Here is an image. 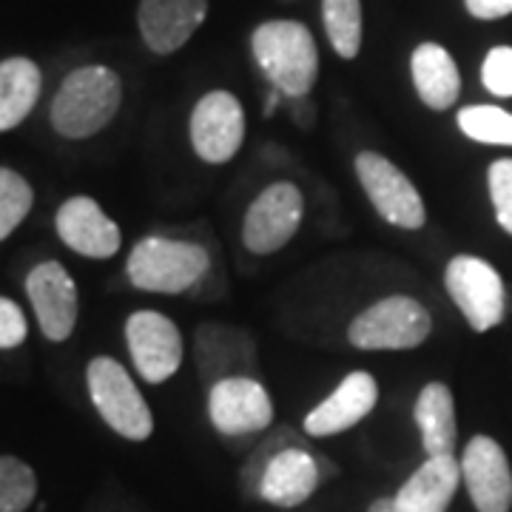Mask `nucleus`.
I'll return each instance as SVG.
<instances>
[{
  "mask_svg": "<svg viewBox=\"0 0 512 512\" xmlns=\"http://www.w3.org/2000/svg\"><path fill=\"white\" fill-rule=\"evenodd\" d=\"M29 336V322L15 299L0 296V350L20 348Z\"/></svg>",
  "mask_w": 512,
  "mask_h": 512,
  "instance_id": "nucleus-29",
  "label": "nucleus"
},
{
  "mask_svg": "<svg viewBox=\"0 0 512 512\" xmlns=\"http://www.w3.org/2000/svg\"><path fill=\"white\" fill-rule=\"evenodd\" d=\"M367 512H396V507H393V498H376V501L367 507Z\"/></svg>",
  "mask_w": 512,
  "mask_h": 512,
  "instance_id": "nucleus-32",
  "label": "nucleus"
},
{
  "mask_svg": "<svg viewBox=\"0 0 512 512\" xmlns=\"http://www.w3.org/2000/svg\"><path fill=\"white\" fill-rule=\"evenodd\" d=\"M191 146L202 163L222 165L237 157L245 140V111L231 92H208L191 111Z\"/></svg>",
  "mask_w": 512,
  "mask_h": 512,
  "instance_id": "nucleus-9",
  "label": "nucleus"
},
{
  "mask_svg": "<svg viewBox=\"0 0 512 512\" xmlns=\"http://www.w3.org/2000/svg\"><path fill=\"white\" fill-rule=\"evenodd\" d=\"M208 419L222 436H251L274 421V402L254 376L222 379L208 390Z\"/></svg>",
  "mask_w": 512,
  "mask_h": 512,
  "instance_id": "nucleus-11",
  "label": "nucleus"
},
{
  "mask_svg": "<svg viewBox=\"0 0 512 512\" xmlns=\"http://www.w3.org/2000/svg\"><path fill=\"white\" fill-rule=\"evenodd\" d=\"M322 484V464L302 447H285L265 464L259 478V498L274 507H299Z\"/></svg>",
  "mask_w": 512,
  "mask_h": 512,
  "instance_id": "nucleus-18",
  "label": "nucleus"
},
{
  "mask_svg": "<svg viewBox=\"0 0 512 512\" xmlns=\"http://www.w3.org/2000/svg\"><path fill=\"white\" fill-rule=\"evenodd\" d=\"M322 20L333 52L353 60L362 49V0H322Z\"/></svg>",
  "mask_w": 512,
  "mask_h": 512,
  "instance_id": "nucleus-23",
  "label": "nucleus"
},
{
  "mask_svg": "<svg viewBox=\"0 0 512 512\" xmlns=\"http://www.w3.org/2000/svg\"><path fill=\"white\" fill-rule=\"evenodd\" d=\"M288 109H291V120L296 126L311 128L313 120H316V109H313L311 97H296V100H288Z\"/></svg>",
  "mask_w": 512,
  "mask_h": 512,
  "instance_id": "nucleus-31",
  "label": "nucleus"
},
{
  "mask_svg": "<svg viewBox=\"0 0 512 512\" xmlns=\"http://www.w3.org/2000/svg\"><path fill=\"white\" fill-rule=\"evenodd\" d=\"M464 6L476 20H498L512 15V0H464Z\"/></svg>",
  "mask_w": 512,
  "mask_h": 512,
  "instance_id": "nucleus-30",
  "label": "nucleus"
},
{
  "mask_svg": "<svg viewBox=\"0 0 512 512\" xmlns=\"http://www.w3.org/2000/svg\"><path fill=\"white\" fill-rule=\"evenodd\" d=\"M35 495V470L20 458L0 456V512H26Z\"/></svg>",
  "mask_w": 512,
  "mask_h": 512,
  "instance_id": "nucleus-26",
  "label": "nucleus"
},
{
  "mask_svg": "<svg viewBox=\"0 0 512 512\" xmlns=\"http://www.w3.org/2000/svg\"><path fill=\"white\" fill-rule=\"evenodd\" d=\"M211 268L208 251L197 242L171 237H143L128 254L126 274L137 291L177 293L197 288Z\"/></svg>",
  "mask_w": 512,
  "mask_h": 512,
  "instance_id": "nucleus-3",
  "label": "nucleus"
},
{
  "mask_svg": "<svg viewBox=\"0 0 512 512\" xmlns=\"http://www.w3.org/2000/svg\"><path fill=\"white\" fill-rule=\"evenodd\" d=\"M413 416L421 430L424 453L430 456H453L456 453L458 424L453 393L444 382H430L421 387Z\"/></svg>",
  "mask_w": 512,
  "mask_h": 512,
  "instance_id": "nucleus-21",
  "label": "nucleus"
},
{
  "mask_svg": "<svg viewBox=\"0 0 512 512\" xmlns=\"http://www.w3.org/2000/svg\"><path fill=\"white\" fill-rule=\"evenodd\" d=\"M481 83L495 97H512V46H495L481 63Z\"/></svg>",
  "mask_w": 512,
  "mask_h": 512,
  "instance_id": "nucleus-28",
  "label": "nucleus"
},
{
  "mask_svg": "<svg viewBox=\"0 0 512 512\" xmlns=\"http://www.w3.org/2000/svg\"><path fill=\"white\" fill-rule=\"evenodd\" d=\"M32 202H35V191L29 180L18 171L0 165V242L12 237L20 222L29 217Z\"/></svg>",
  "mask_w": 512,
  "mask_h": 512,
  "instance_id": "nucleus-25",
  "label": "nucleus"
},
{
  "mask_svg": "<svg viewBox=\"0 0 512 512\" xmlns=\"http://www.w3.org/2000/svg\"><path fill=\"white\" fill-rule=\"evenodd\" d=\"M123 80L109 66H80L63 77L52 100V126L66 140H89L117 117Z\"/></svg>",
  "mask_w": 512,
  "mask_h": 512,
  "instance_id": "nucleus-1",
  "label": "nucleus"
},
{
  "mask_svg": "<svg viewBox=\"0 0 512 512\" xmlns=\"http://www.w3.org/2000/svg\"><path fill=\"white\" fill-rule=\"evenodd\" d=\"M461 478L478 512L512 510V470L507 453L490 436H476L464 447Z\"/></svg>",
  "mask_w": 512,
  "mask_h": 512,
  "instance_id": "nucleus-13",
  "label": "nucleus"
},
{
  "mask_svg": "<svg viewBox=\"0 0 512 512\" xmlns=\"http://www.w3.org/2000/svg\"><path fill=\"white\" fill-rule=\"evenodd\" d=\"M410 77L419 100L433 111L456 106L461 94V74L453 55L441 43H419L410 55Z\"/></svg>",
  "mask_w": 512,
  "mask_h": 512,
  "instance_id": "nucleus-20",
  "label": "nucleus"
},
{
  "mask_svg": "<svg viewBox=\"0 0 512 512\" xmlns=\"http://www.w3.org/2000/svg\"><path fill=\"white\" fill-rule=\"evenodd\" d=\"M458 128L464 137L484 146L512 148V114L498 106H467L458 111Z\"/></svg>",
  "mask_w": 512,
  "mask_h": 512,
  "instance_id": "nucleus-24",
  "label": "nucleus"
},
{
  "mask_svg": "<svg viewBox=\"0 0 512 512\" xmlns=\"http://www.w3.org/2000/svg\"><path fill=\"white\" fill-rule=\"evenodd\" d=\"M461 481V461L453 456H430L393 495V507L396 512H447Z\"/></svg>",
  "mask_w": 512,
  "mask_h": 512,
  "instance_id": "nucleus-19",
  "label": "nucleus"
},
{
  "mask_svg": "<svg viewBox=\"0 0 512 512\" xmlns=\"http://www.w3.org/2000/svg\"><path fill=\"white\" fill-rule=\"evenodd\" d=\"M279 103H282V92H276V89H271V92H268V103H265V114L271 117Z\"/></svg>",
  "mask_w": 512,
  "mask_h": 512,
  "instance_id": "nucleus-33",
  "label": "nucleus"
},
{
  "mask_svg": "<svg viewBox=\"0 0 512 512\" xmlns=\"http://www.w3.org/2000/svg\"><path fill=\"white\" fill-rule=\"evenodd\" d=\"M359 185L379 211V217L402 231H419L427 222L419 188L396 163H390L379 151H362L356 157Z\"/></svg>",
  "mask_w": 512,
  "mask_h": 512,
  "instance_id": "nucleus-7",
  "label": "nucleus"
},
{
  "mask_svg": "<svg viewBox=\"0 0 512 512\" xmlns=\"http://www.w3.org/2000/svg\"><path fill=\"white\" fill-rule=\"evenodd\" d=\"M305 217V197L293 183H271L259 191L242 220V242L256 256L282 251Z\"/></svg>",
  "mask_w": 512,
  "mask_h": 512,
  "instance_id": "nucleus-8",
  "label": "nucleus"
},
{
  "mask_svg": "<svg viewBox=\"0 0 512 512\" xmlns=\"http://www.w3.org/2000/svg\"><path fill=\"white\" fill-rule=\"evenodd\" d=\"M55 228L66 248L89 259H111L123 245L117 222L92 197H69L63 202L57 208Z\"/></svg>",
  "mask_w": 512,
  "mask_h": 512,
  "instance_id": "nucleus-14",
  "label": "nucleus"
},
{
  "mask_svg": "<svg viewBox=\"0 0 512 512\" xmlns=\"http://www.w3.org/2000/svg\"><path fill=\"white\" fill-rule=\"evenodd\" d=\"M495 220L512 237V160H495L487 171Z\"/></svg>",
  "mask_w": 512,
  "mask_h": 512,
  "instance_id": "nucleus-27",
  "label": "nucleus"
},
{
  "mask_svg": "<svg viewBox=\"0 0 512 512\" xmlns=\"http://www.w3.org/2000/svg\"><path fill=\"white\" fill-rule=\"evenodd\" d=\"M379 402V384L367 370H353L325 402H319L305 416V433L313 439L339 436L359 421H365Z\"/></svg>",
  "mask_w": 512,
  "mask_h": 512,
  "instance_id": "nucleus-16",
  "label": "nucleus"
},
{
  "mask_svg": "<svg viewBox=\"0 0 512 512\" xmlns=\"http://www.w3.org/2000/svg\"><path fill=\"white\" fill-rule=\"evenodd\" d=\"M126 345L137 373L148 384L168 382L183 365V333L160 311H134L126 322Z\"/></svg>",
  "mask_w": 512,
  "mask_h": 512,
  "instance_id": "nucleus-10",
  "label": "nucleus"
},
{
  "mask_svg": "<svg viewBox=\"0 0 512 512\" xmlns=\"http://www.w3.org/2000/svg\"><path fill=\"white\" fill-rule=\"evenodd\" d=\"M433 319L413 296H384L362 311L348 328V339L359 350H413L427 342Z\"/></svg>",
  "mask_w": 512,
  "mask_h": 512,
  "instance_id": "nucleus-5",
  "label": "nucleus"
},
{
  "mask_svg": "<svg viewBox=\"0 0 512 512\" xmlns=\"http://www.w3.org/2000/svg\"><path fill=\"white\" fill-rule=\"evenodd\" d=\"M256 66L282 97H311L319 77V49L311 29L299 20H268L251 35Z\"/></svg>",
  "mask_w": 512,
  "mask_h": 512,
  "instance_id": "nucleus-2",
  "label": "nucleus"
},
{
  "mask_svg": "<svg viewBox=\"0 0 512 512\" xmlns=\"http://www.w3.org/2000/svg\"><path fill=\"white\" fill-rule=\"evenodd\" d=\"M26 293L37 316V325L49 342H66L77 328V285L72 274L55 262H40L26 276Z\"/></svg>",
  "mask_w": 512,
  "mask_h": 512,
  "instance_id": "nucleus-12",
  "label": "nucleus"
},
{
  "mask_svg": "<svg viewBox=\"0 0 512 512\" xmlns=\"http://www.w3.org/2000/svg\"><path fill=\"white\" fill-rule=\"evenodd\" d=\"M89 399L97 407L100 419L117 436L128 441H146L154 433V416L146 396L128 376V370L111 356H97L86 367Z\"/></svg>",
  "mask_w": 512,
  "mask_h": 512,
  "instance_id": "nucleus-4",
  "label": "nucleus"
},
{
  "mask_svg": "<svg viewBox=\"0 0 512 512\" xmlns=\"http://www.w3.org/2000/svg\"><path fill=\"white\" fill-rule=\"evenodd\" d=\"M43 74L29 57L0 60V131L18 128L40 100Z\"/></svg>",
  "mask_w": 512,
  "mask_h": 512,
  "instance_id": "nucleus-22",
  "label": "nucleus"
},
{
  "mask_svg": "<svg viewBox=\"0 0 512 512\" xmlns=\"http://www.w3.org/2000/svg\"><path fill=\"white\" fill-rule=\"evenodd\" d=\"M444 288L456 302L458 311L464 313L467 325L478 333L493 330L504 322L507 288L490 262L467 254L450 259L444 271Z\"/></svg>",
  "mask_w": 512,
  "mask_h": 512,
  "instance_id": "nucleus-6",
  "label": "nucleus"
},
{
  "mask_svg": "<svg viewBox=\"0 0 512 512\" xmlns=\"http://www.w3.org/2000/svg\"><path fill=\"white\" fill-rule=\"evenodd\" d=\"M208 18V0H140L137 26L154 55H174Z\"/></svg>",
  "mask_w": 512,
  "mask_h": 512,
  "instance_id": "nucleus-17",
  "label": "nucleus"
},
{
  "mask_svg": "<svg viewBox=\"0 0 512 512\" xmlns=\"http://www.w3.org/2000/svg\"><path fill=\"white\" fill-rule=\"evenodd\" d=\"M194 359H197V373L208 387H214L222 379L251 376L256 365L254 336L248 330L217 325V322L200 325L194 336Z\"/></svg>",
  "mask_w": 512,
  "mask_h": 512,
  "instance_id": "nucleus-15",
  "label": "nucleus"
}]
</instances>
